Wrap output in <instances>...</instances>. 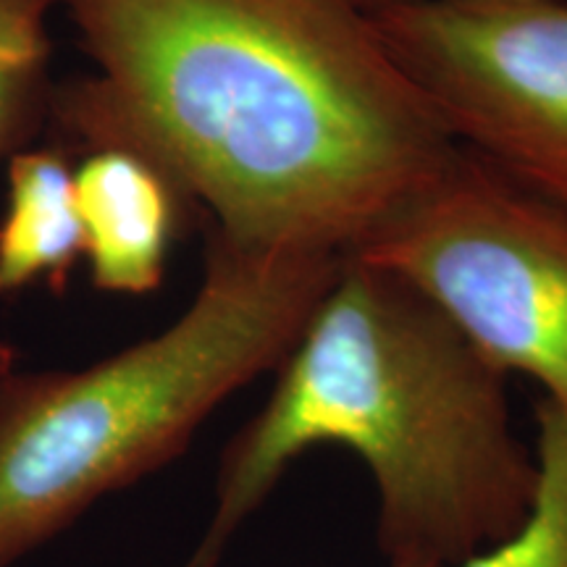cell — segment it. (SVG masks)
Here are the masks:
<instances>
[{
    "instance_id": "1",
    "label": "cell",
    "mask_w": 567,
    "mask_h": 567,
    "mask_svg": "<svg viewBox=\"0 0 567 567\" xmlns=\"http://www.w3.org/2000/svg\"><path fill=\"white\" fill-rule=\"evenodd\" d=\"M95 74L53 92L243 250L347 255L457 142L352 0H63Z\"/></svg>"
},
{
    "instance_id": "2",
    "label": "cell",
    "mask_w": 567,
    "mask_h": 567,
    "mask_svg": "<svg viewBox=\"0 0 567 567\" xmlns=\"http://www.w3.org/2000/svg\"><path fill=\"white\" fill-rule=\"evenodd\" d=\"M266 405L224 450L208 530L184 567H218L313 446H347L379 496L389 565L460 567L528 515L536 455L507 373L400 276L344 255L281 360Z\"/></svg>"
},
{
    "instance_id": "3",
    "label": "cell",
    "mask_w": 567,
    "mask_h": 567,
    "mask_svg": "<svg viewBox=\"0 0 567 567\" xmlns=\"http://www.w3.org/2000/svg\"><path fill=\"white\" fill-rule=\"evenodd\" d=\"M342 258L210 234L200 289L158 334L82 371L0 375V567L172 463L213 410L276 371Z\"/></svg>"
},
{
    "instance_id": "4",
    "label": "cell",
    "mask_w": 567,
    "mask_h": 567,
    "mask_svg": "<svg viewBox=\"0 0 567 567\" xmlns=\"http://www.w3.org/2000/svg\"><path fill=\"white\" fill-rule=\"evenodd\" d=\"M350 258L400 276L567 410V210L455 147Z\"/></svg>"
},
{
    "instance_id": "5",
    "label": "cell",
    "mask_w": 567,
    "mask_h": 567,
    "mask_svg": "<svg viewBox=\"0 0 567 567\" xmlns=\"http://www.w3.org/2000/svg\"><path fill=\"white\" fill-rule=\"evenodd\" d=\"M365 13L460 147L567 210V0H396Z\"/></svg>"
},
{
    "instance_id": "6",
    "label": "cell",
    "mask_w": 567,
    "mask_h": 567,
    "mask_svg": "<svg viewBox=\"0 0 567 567\" xmlns=\"http://www.w3.org/2000/svg\"><path fill=\"white\" fill-rule=\"evenodd\" d=\"M92 284L111 295L161 287L182 218V195L158 168L122 147H92L74 168Z\"/></svg>"
},
{
    "instance_id": "7",
    "label": "cell",
    "mask_w": 567,
    "mask_h": 567,
    "mask_svg": "<svg viewBox=\"0 0 567 567\" xmlns=\"http://www.w3.org/2000/svg\"><path fill=\"white\" fill-rule=\"evenodd\" d=\"M84 255L74 168L51 147L11 155L9 203L0 221V297L45 279L63 287Z\"/></svg>"
},
{
    "instance_id": "8",
    "label": "cell",
    "mask_w": 567,
    "mask_h": 567,
    "mask_svg": "<svg viewBox=\"0 0 567 567\" xmlns=\"http://www.w3.org/2000/svg\"><path fill=\"white\" fill-rule=\"evenodd\" d=\"M536 492L513 534L460 567H567V410L536 405Z\"/></svg>"
},
{
    "instance_id": "9",
    "label": "cell",
    "mask_w": 567,
    "mask_h": 567,
    "mask_svg": "<svg viewBox=\"0 0 567 567\" xmlns=\"http://www.w3.org/2000/svg\"><path fill=\"white\" fill-rule=\"evenodd\" d=\"M59 0H0V158L17 155L53 109L48 17Z\"/></svg>"
},
{
    "instance_id": "10",
    "label": "cell",
    "mask_w": 567,
    "mask_h": 567,
    "mask_svg": "<svg viewBox=\"0 0 567 567\" xmlns=\"http://www.w3.org/2000/svg\"><path fill=\"white\" fill-rule=\"evenodd\" d=\"M352 3H358L363 11H371V9H379V6L396 3V0H352ZM494 3H520V0H494Z\"/></svg>"
},
{
    "instance_id": "11",
    "label": "cell",
    "mask_w": 567,
    "mask_h": 567,
    "mask_svg": "<svg viewBox=\"0 0 567 567\" xmlns=\"http://www.w3.org/2000/svg\"><path fill=\"white\" fill-rule=\"evenodd\" d=\"M386 567H425V565H386Z\"/></svg>"
}]
</instances>
